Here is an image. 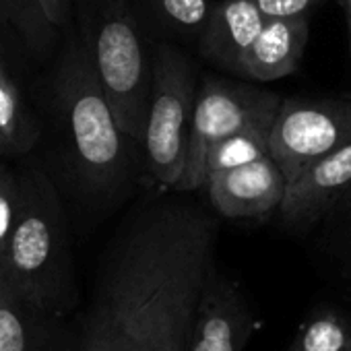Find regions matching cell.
I'll use <instances>...</instances> for the list:
<instances>
[{
    "label": "cell",
    "instance_id": "cell-1",
    "mask_svg": "<svg viewBox=\"0 0 351 351\" xmlns=\"http://www.w3.org/2000/svg\"><path fill=\"white\" fill-rule=\"evenodd\" d=\"M163 193L138 201L106 244L77 316V351H189L219 223L201 203Z\"/></svg>",
    "mask_w": 351,
    "mask_h": 351
},
{
    "label": "cell",
    "instance_id": "cell-2",
    "mask_svg": "<svg viewBox=\"0 0 351 351\" xmlns=\"http://www.w3.org/2000/svg\"><path fill=\"white\" fill-rule=\"evenodd\" d=\"M48 108L54 153L73 195L93 211L120 203L134 176L138 145L120 128L77 32L52 71Z\"/></svg>",
    "mask_w": 351,
    "mask_h": 351
},
{
    "label": "cell",
    "instance_id": "cell-3",
    "mask_svg": "<svg viewBox=\"0 0 351 351\" xmlns=\"http://www.w3.org/2000/svg\"><path fill=\"white\" fill-rule=\"evenodd\" d=\"M19 176L21 203L0 279L48 312L75 316L81 295L64 205L46 169L27 165Z\"/></svg>",
    "mask_w": 351,
    "mask_h": 351
},
{
    "label": "cell",
    "instance_id": "cell-4",
    "mask_svg": "<svg viewBox=\"0 0 351 351\" xmlns=\"http://www.w3.org/2000/svg\"><path fill=\"white\" fill-rule=\"evenodd\" d=\"M77 36L108 93L120 128L143 149L153 87V54L145 46L132 0H71Z\"/></svg>",
    "mask_w": 351,
    "mask_h": 351
},
{
    "label": "cell",
    "instance_id": "cell-5",
    "mask_svg": "<svg viewBox=\"0 0 351 351\" xmlns=\"http://www.w3.org/2000/svg\"><path fill=\"white\" fill-rule=\"evenodd\" d=\"M153 87L143 136V159L159 191H176L191 138L197 77L186 54L171 44L153 48Z\"/></svg>",
    "mask_w": 351,
    "mask_h": 351
},
{
    "label": "cell",
    "instance_id": "cell-6",
    "mask_svg": "<svg viewBox=\"0 0 351 351\" xmlns=\"http://www.w3.org/2000/svg\"><path fill=\"white\" fill-rule=\"evenodd\" d=\"M283 99L271 91L205 79L199 87L184 171L173 193H193L207 186V153L219 141L248 128L273 126Z\"/></svg>",
    "mask_w": 351,
    "mask_h": 351
},
{
    "label": "cell",
    "instance_id": "cell-7",
    "mask_svg": "<svg viewBox=\"0 0 351 351\" xmlns=\"http://www.w3.org/2000/svg\"><path fill=\"white\" fill-rule=\"evenodd\" d=\"M347 143H351V101H283L269 132L271 157L287 184Z\"/></svg>",
    "mask_w": 351,
    "mask_h": 351
},
{
    "label": "cell",
    "instance_id": "cell-8",
    "mask_svg": "<svg viewBox=\"0 0 351 351\" xmlns=\"http://www.w3.org/2000/svg\"><path fill=\"white\" fill-rule=\"evenodd\" d=\"M207 193L213 209L230 219H250L277 209L287 180L271 155L209 176Z\"/></svg>",
    "mask_w": 351,
    "mask_h": 351
},
{
    "label": "cell",
    "instance_id": "cell-9",
    "mask_svg": "<svg viewBox=\"0 0 351 351\" xmlns=\"http://www.w3.org/2000/svg\"><path fill=\"white\" fill-rule=\"evenodd\" d=\"M79 318L48 312L0 279V351H77Z\"/></svg>",
    "mask_w": 351,
    "mask_h": 351
},
{
    "label": "cell",
    "instance_id": "cell-10",
    "mask_svg": "<svg viewBox=\"0 0 351 351\" xmlns=\"http://www.w3.org/2000/svg\"><path fill=\"white\" fill-rule=\"evenodd\" d=\"M252 332V312L234 281L213 269L199 302L189 351H242Z\"/></svg>",
    "mask_w": 351,
    "mask_h": 351
},
{
    "label": "cell",
    "instance_id": "cell-11",
    "mask_svg": "<svg viewBox=\"0 0 351 351\" xmlns=\"http://www.w3.org/2000/svg\"><path fill=\"white\" fill-rule=\"evenodd\" d=\"M351 186V143L322 157L298 180L287 184L279 205L285 221L304 226L318 219L332 201Z\"/></svg>",
    "mask_w": 351,
    "mask_h": 351
},
{
    "label": "cell",
    "instance_id": "cell-12",
    "mask_svg": "<svg viewBox=\"0 0 351 351\" xmlns=\"http://www.w3.org/2000/svg\"><path fill=\"white\" fill-rule=\"evenodd\" d=\"M267 17L252 0H221L213 5L199 38L201 54L221 69L240 75L242 58L261 34Z\"/></svg>",
    "mask_w": 351,
    "mask_h": 351
},
{
    "label": "cell",
    "instance_id": "cell-13",
    "mask_svg": "<svg viewBox=\"0 0 351 351\" xmlns=\"http://www.w3.org/2000/svg\"><path fill=\"white\" fill-rule=\"evenodd\" d=\"M308 42V17L269 19L242 58V77L271 83L295 73Z\"/></svg>",
    "mask_w": 351,
    "mask_h": 351
},
{
    "label": "cell",
    "instance_id": "cell-14",
    "mask_svg": "<svg viewBox=\"0 0 351 351\" xmlns=\"http://www.w3.org/2000/svg\"><path fill=\"white\" fill-rule=\"evenodd\" d=\"M40 134L38 118L25 108L5 60L0 58V161L29 153Z\"/></svg>",
    "mask_w": 351,
    "mask_h": 351
},
{
    "label": "cell",
    "instance_id": "cell-15",
    "mask_svg": "<svg viewBox=\"0 0 351 351\" xmlns=\"http://www.w3.org/2000/svg\"><path fill=\"white\" fill-rule=\"evenodd\" d=\"M138 3L157 29H163L173 38L197 42L213 11L211 0H138Z\"/></svg>",
    "mask_w": 351,
    "mask_h": 351
},
{
    "label": "cell",
    "instance_id": "cell-16",
    "mask_svg": "<svg viewBox=\"0 0 351 351\" xmlns=\"http://www.w3.org/2000/svg\"><path fill=\"white\" fill-rule=\"evenodd\" d=\"M0 13L32 52L44 54L54 46L58 29L46 15L44 0H0Z\"/></svg>",
    "mask_w": 351,
    "mask_h": 351
},
{
    "label": "cell",
    "instance_id": "cell-17",
    "mask_svg": "<svg viewBox=\"0 0 351 351\" xmlns=\"http://www.w3.org/2000/svg\"><path fill=\"white\" fill-rule=\"evenodd\" d=\"M269 132H271L269 128H248L213 145L207 153V163H205L207 180H209V176L217 171L238 167L242 163H250L254 159L271 155Z\"/></svg>",
    "mask_w": 351,
    "mask_h": 351
},
{
    "label": "cell",
    "instance_id": "cell-18",
    "mask_svg": "<svg viewBox=\"0 0 351 351\" xmlns=\"http://www.w3.org/2000/svg\"><path fill=\"white\" fill-rule=\"evenodd\" d=\"M21 203V176L9 163L0 161V267L5 263L9 238Z\"/></svg>",
    "mask_w": 351,
    "mask_h": 351
},
{
    "label": "cell",
    "instance_id": "cell-19",
    "mask_svg": "<svg viewBox=\"0 0 351 351\" xmlns=\"http://www.w3.org/2000/svg\"><path fill=\"white\" fill-rule=\"evenodd\" d=\"M300 351H349V335L335 316H322L304 330Z\"/></svg>",
    "mask_w": 351,
    "mask_h": 351
},
{
    "label": "cell",
    "instance_id": "cell-20",
    "mask_svg": "<svg viewBox=\"0 0 351 351\" xmlns=\"http://www.w3.org/2000/svg\"><path fill=\"white\" fill-rule=\"evenodd\" d=\"M252 3L269 19H295L308 17L320 0H252Z\"/></svg>",
    "mask_w": 351,
    "mask_h": 351
},
{
    "label": "cell",
    "instance_id": "cell-21",
    "mask_svg": "<svg viewBox=\"0 0 351 351\" xmlns=\"http://www.w3.org/2000/svg\"><path fill=\"white\" fill-rule=\"evenodd\" d=\"M44 9L52 25L62 32L69 27V21L73 19V3L71 0H44Z\"/></svg>",
    "mask_w": 351,
    "mask_h": 351
},
{
    "label": "cell",
    "instance_id": "cell-22",
    "mask_svg": "<svg viewBox=\"0 0 351 351\" xmlns=\"http://www.w3.org/2000/svg\"><path fill=\"white\" fill-rule=\"evenodd\" d=\"M341 9L345 15V25H347V36H349V48H351V0H341Z\"/></svg>",
    "mask_w": 351,
    "mask_h": 351
},
{
    "label": "cell",
    "instance_id": "cell-23",
    "mask_svg": "<svg viewBox=\"0 0 351 351\" xmlns=\"http://www.w3.org/2000/svg\"><path fill=\"white\" fill-rule=\"evenodd\" d=\"M5 27H9V25H7V21H5L3 13H0V34H3V29H5Z\"/></svg>",
    "mask_w": 351,
    "mask_h": 351
},
{
    "label": "cell",
    "instance_id": "cell-24",
    "mask_svg": "<svg viewBox=\"0 0 351 351\" xmlns=\"http://www.w3.org/2000/svg\"><path fill=\"white\" fill-rule=\"evenodd\" d=\"M0 58H3V48H0Z\"/></svg>",
    "mask_w": 351,
    "mask_h": 351
}]
</instances>
